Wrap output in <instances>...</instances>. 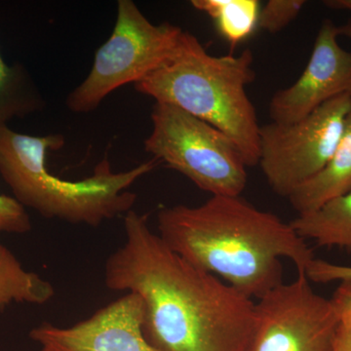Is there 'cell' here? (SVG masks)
<instances>
[{
    "instance_id": "obj_18",
    "label": "cell",
    "mask_w": 351,
    "mask_h": 351,
    "mask_svg": "<svg viewBox=\"0 0 351 351\" xmlns=\"http://www.w3.org/2000/svg\"><path fill=\"white\" fill-rule=\"evenodd\" d=\"M309 280L316 283H330L334 281L351 279V267L348 265H335L326 261L314 258L306 272Z\"/></svg>"
},
{
    "instance_id": "obj_9",
    "label": "cell",
    "mask_w": 351,
    "mask_h": 351,
    "mask_svg": "<svg viewBox=\"0 0 351 351\" xmlns=\"http://www.w3.org/2000/svg\"><path fill=\"white\" fill-rule=\"evenodd\" d=\"M339 38L338 25L325 21L301 76L270 100L272 122L293 123L337 97L351 95V52L339 45Z\"/></svg>"
},
{
    "instance_id": "obj_16",
    "label": "cell",
    "mask_w": 351,
    "mask_h": 351,
    "mask_svg": "<svg viewBox=\"0 0 351 351\" xmlns=\"http://www.w3.org/2000/svg\"><path fill=\"white\" fill-rule=\"evenodd\" d=\"M306 3L304 0H269L261 8L258 29L269 34L282 31L298 17Z\"/></svg>"
},
{
    "instance_id": "obj_13",
    "label": "cell",
    "mask_w": 351,
    "mask_h": 351,
    "mask_svg": "<svg viewBox=\"0 0 351 351\" xmlns=\"http://www.w3.org/2000/svg\"><path fill=\"white\" fill-rule=\"evenodd\" d=\"M54 295L49 281L25 269L12 252L0 244V311L12 302L44 304Z\"/></svg>"
},
{
    "instance_id": "obj_8",
    "label": "cell",
    "mask_w": 351,
    "mask_h": 351,
    "mask_svg": "<svg viewBox=\"0 0 351 351\" xmlns=\"http://www.w3.org/2000/svg\"><path fill=\"white\" fill-rule=\"evenodd\" d=\"M339 322L331 300L298 272L293 282L277 286L256 302L252 351H332Z\"/></svg>"
},
{
    "instance_id": "obj_20",
    "label": "cell",
    "mask_w": 351,
    "mask_h": 351,
    "mask_svg": "<svg viewBox=\"0 0 351 351\" xmlns=\"http://www.w3.org/2000/svg\"><path fill=\"white\" fill-rule=\"evenodd\" d=\"M332 351H351V324L339 322Z\"/></svg>"
},
{
    "instance_id": "obj_12",
    "label": "cell",
    "mask_w": 351,
    "mask_h": 351,
    "mask_svg": "<svg viewBox=\"0 0 351 351\" xmlns=\"http://www.w3.org/2000/svg\"><path fill=\"white\" fill-rule=\"evenodd\" d=\"M289 223L304 240H313L321 247L351 251V191L313 211L298 215Z\"/></svg>"
},
{
    "instance_id": "obj_10",
    "label": "cell",
    "mask_w": 351,
    "mask_h": 351,
    "mask_svg": "<svg viewBox=\"0 0 351 351\" xmlns=\"http://www.w3.org/2000/svg\"><path fill=\"white\" fill-rule=\"evenodd\" d=\"M143 320L142 299L126 293L73 326L43 323L29 338L49 351H158L145 339Z\"/></svg>"
},
{
    "instance_id": "obj_5",
    "label": "cell",
    "mask_w": 351,
    "mask_h": 351,
    "mask_svg": "<svg viewBox=\"0 0 351 351\" xmlns=\"http://www.w3.org/2000/svg\"><path fill=\"white\" fill-rule=\"evenodd\" d=\"M145 149L211 195L241 196L247 165L232 138L181 108L156 103Z\"/></svg>"
},
{
    "instance_id": "obj_11",
    "label": "cell",
    "mask_w": 351,
    "mask_h": 351,
    "mask_svg": "<svg viewBox=\"0 0 351 351\" xmlns=\"http://www.w3.org/2000/svg\"><path fill=\"white\" fill-rule=\"evenodd\" d=\"M351 191V110L336 149L319 173L289 196L298 214L317 209L332 198Z\"/></svg>"
},
{
    "instance_id": "obj_23",
    "label": "cell",
    "mask_w": 351,
    "mask_h": 351,
    "mask_svg": "<svg viewBox=\"0 0 351 351\" xmlns=\"http://www.w3.org/2000/svg\"><path fill=\"white\" fill-rule=\"evenodd\" d=\"M40 351H49V350H45V348H41Z\"/></svg>"
},
{
    "instance_id": "obj_2",
    "label": "cell",
    "mask_w": 351,
    "mask_h": 351,
    "mask_svg": "<svg viewBox=\"0 0 351 351\" xmlns=\"http://www.w3.org/2000/svg\"><path fill=\"white\" fill-rule=\"evenodd\" d=\"M157 228L171 250L251 299L284 283L280 258L304 274L315 258L290 223L241 196L212 195L199 206L162 208Z\"/></svg>"
},
{
    "instance_id": "obj_14",
    "label": "cell",
    "mask_w": 351,
    "mask_h": 351,
    "mask_svg": "<svg viewBox=\"0 0 351 351\" xmlns=\"http://www.w3.org/2000/svg\"><path fill=\"white\" fill-rule=\"evenodd\" d=\"M43 95L21 64H7L0 54V127L43 110Z\"/></svg>"
},
{
    "instance_id": "obj_1",
    "label": "cell",
    "mask_w": 351,
    "mask_h": 351,
    "mask_svg": "<svg viewBox=\"0 0 351 351\" xmlns=\"http://www.w3.org/2000/svg\"><path fill=\"white\" fill-rule=\"evenodd\" d=\"M124 232L106 262V286L142 299L143 332L156 350L252 351L253 299L171 250L145 215L125 214Z\"/></svg>"
},
{
    "instance_id": "obj_15",
    "label": "cell",
    "mask_w": 351,
    "mask_h": 351,
    "mask_svg": "<svg viewBox=\"0 0 351 351\" xmlns=\"http://www.w3.org/2000/svg\"><path fill=\"white\" fill-rule=\"evenodd\" d=\"M191 5L213 20L219 36L232 48L258 27L261 12L258 0H193Z\"/></svg>"
},
{
    "instance_id": "obj_7",
    "label": "cell",
    "mask_w": 351,
    "mask_h": 351,
    "mask_svg": "<svg viewBox=\"0 0 351 351\" xmlns=\"http://www.w3.org/2000/svg\"><path fill=\"white\" fill-rule=\"evenodd\" d=\"M351 110V95L327 101L304 119L261 126L258 165L270 189L289 197L331 158Z\"/></svg>"
},
{
    "instance_id": "obj_3",
    "label": "cell",
    "mask_w": 351,
    "mask_h": 351,
    "mask_svg": "<svg viewBox=\"0 0 351 351\" xmlns=\"http://www.w3.org/2000/svg\"><path fill=\"white\" fill-rule=\"evenodd\" d=\"M251 50L213 56L195 36L182 32L170 57L144 80L138 93L169 104L223 132L239 147L247 167L260 160L257 112L246 88L255 80Z\"/></svg>"
},
{
    "instance_id": "obj_21",
    "label": "cell",
    "mask_w": 351,
    "mask_h": 351,
    "mask_svg": "<svg viewBox=\"0 0 351 351\" xmlns=\"http://www.w3.org/2000/svg\"><path fill=\"white\" fill-rule=\"evenodd\" d=\"M323 4L334 10H346L351 12V0H325Z\"/></svg>"
},
{
    "instance_id": "obj_19",
    "label": "cell",
    "mask_w": 351,
    "mask_h": 351,
    "mask_svg": "<svg viewBox=\"0 0 351 351\" xmlns=\"http://www.w3.org/2000/svg\"><path fill=\"white\" fill-rule=\"evenodd\" d=\"M331 301L341 322L351 324V279L341 281Z\"/></svg>"
},
{
    "instance_id": "obj_4",
    "label": "cell",
    "mask_w": 351,
    "mask_h": 351,
    "mask_svg": "<svg viewBox=\"0 0 351 351\" xmlns=\"http://www.w3.org/2000/svg\"><path fill=\"white\" fill-rule=\"evenodd\" d=\"M64 145L61 134L38 137L1 126L0 174L23 206L32 208L44 218L75 225L98 226L128 213L137 198L129 189L158 164L152 158L133 169L114 173L105 158L89 177L66 181L51 174L46 165L49 152L59 151Z\"/></svg>"
},
{
    "instance_id": "obj_6",
    "label": "cell",
    "mask_w": 351,
    "mask_h": 351,
    "mask_svg": "<svg viewBox=\"0 0 351 351\" xmlns=\"http://www.w3.org/2000/svg\"><path fill=\"white\" fill-rule=\"evenodd\" d=\"M182 32L169 23L154 25L135 2L119 0L112 36L97 50L89 75L69 95L66 107L93 112L115 90L144 80L170 57Z\"/></svg>"
},
{
    "instance_id": "obj_17",
    "label": "cell",
    "mask_w": 351,
    "mask_h": 351,
    "mask_svg": "<svg viewBox=\"0 0 351 351\" xmlns=\"http://www.w3.org/2000/svg\"><path fill=\"white\" fill-rule=\"evenodd\" d=\"M32 221L27 210L15 198L0 195V233L31 232Z\"/></svg>"
},
{
    "instance_id": "obj_22",
    "label": "cell",
    "mask_w": 351,
    "mask_h": 351,
    "mask_svg": "<svg viewBox=\"0 0 351 351\" xmlns=\"http://www.w3.org/2000/svg\"><path fill=\"white\" fill-rule=\"evenodd\" d=\"M339 36H345V38L351 39V20L346 23L345 25L338 27Z\"/></svg>"
}]
</instances>
